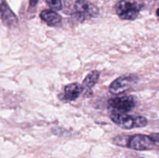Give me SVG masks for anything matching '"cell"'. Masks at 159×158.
I'll use <instances>...</instances> for the list:
<instances>
[{"label": "cell", "mask_w": 159, "mask_h": 158, "mask_svg": "<svg viewBox=\"0 0 159 158\" xmlns=\"http://www.w3.org/2000/svg\"><path fill=\"white\" fill-rule=\"evenodd\" d=\"M110 119L118 126L125 129L144 127L148 125L145 117L141 116H129L125 113H112Z\"/></svg>", "instance_id": "cell-1"}, {"label": "cell", "mask_w": 159, "mask_h": 158, "mask_svg": "<svg viewBox=\"0 0 159 158\" xmlns=\"http://www.w3.org/2000/svg\"><path fill=\"white\" fill-rule=\"evenodd\" d=\"M141 6L134 0H120L115 6L116 12L122 20H133L138 16Z\"/></svg>", "instance_id": "cell-2"}, {"label": "cell", "mask_w": 159, "mask_h": 158, "mask_svg": "<svg viewBox=\"0 0 159 158\" xmlns=\"http://www.w3.org/2000/svg\"><path fill=\"white\" fill-rule=\"evenodd\" d=\"M75 16L80 21L96 18L99 15V9L87 0H77L75 3Z\"/></svg>", "instance_id": "cell-3"}, {"label": "cell", "mask_w": 159, "mask_h": 158, "mask_svg": "<svg viewBox=\"0 0 159 158\" xmlns=\"http://www.w3.org/2000/svg\"><path fill=\"white\" fill-rule=\"evenodd\" d=\"M135 99L131 95H123L108 101L109 108L116 113H125L131 111L135 106Z\"/></svg>", "instance_id": "cell-4"}, {"label": "cell", "mask_w": 159, "mask_h": 158, "mask_svg": "<svg viewBox=\"0 0 159 158\" xmlns=\"http://www.w3.org/2000/svg\"><path fill=\"white\" fill-rule=\"evenodd\" d=\"M138 77L134 74L122 76L113 81L110 85L109 91L113 94H120L128 89L138 81Z\"/></svg>", "instance_id": "cell-5"}, {"label": "cell", "mask_w": 159, "mask_h": 158, "mask_svg": "<svg viewBox=\"0 0 159 158\" xmlns=\"http://www.w3.org/2000/svg\"><path fill=\"white\" fill-rule=\"evenodd\" d=\"M127 147L135 150H148L155 147V142L150 136L134 135L130 136Z\"/></svg>", "instance_id": "cell-6"}, {"label": "cell", "mask_w": 159, "mask_h": 158, "mask_svg": "<svg viewBox=\"0 0 159 158\" xmlns=\"http://www.w3.org/2000/svg\"><path fill=\"white\" fill-rule=\"evenodd\" d=\"M0 15L6 26L14 27L18 25V19L5 0L0 1Z\"/></svg>", "instance_id": "cell-7"}, {"label": "cell", "mask_w": 159, "mask_h": 158, "mask_svg": "<svg viewBox=\"0 0 159 158\" xmlns=\"http://www.w3.org/2000/svg\"><path fill=\"white\" fill-rule=\"evenodd\" d=\"M82 86L79 83H71L66 85L65 88L64 98L68 101H74L77 99L82 91Z\"/></svg>", "instance_id": "cell-8"}, {"label": "cell", "mask_w": 159, "mask_h": 158, "mask_svg": "<svg viewBox=\"0 0 159 158\" xmlns=\"http://www.w3.org/2000/svg\"><path fill=\"white\" fill-rule=\"evenodd\" d=\"M40 17L43 21H44L45 23H48V25L51 26L59 24L61 21V17L57 12H56L54 10L45 9L40 12Z\"/></svg>", "instance_id": "cell-9"}, {"label": "cell", "mask_w": 159, "mask_h": 158, "mask_svg": "<svg viewBox=\"0 0 159 158\" xmlns=\"http://www.w3.org/2000/svg\"><path fill=\"white\" fill-rule=\"evenodd\" d=\"M99 77V72L97 71H93L90 72L85 77L82 82V88L86 90H90L98 81Z\"/></svg>", "instance_id": "cell-10"}, {"label": "cell", "mask_w": 159, "mask_h": 158, "mask_svg": "<svg viewBox=\"0 0 159 158\" xmlns=\"http://www.w3.org/2000/svg\"><path fill=\"white\" fill-rule=\"evenodd\" d=\"M130 136H117L114 138L113 142L116 145L121 146V147H127Z\"/></svg>", "instance_id": "cell-11"}, {"label": "cell", "mask_w": 159, "mask_h": 158, "mask_svg": "<svg viewBox=\"0 0 159 158\" xmlns=\"http://www.w3.org/2000/svg\"><path fill=\"white\" fill-rule=\"evenodd\" d=\"M46 2L53 10L58 11L62 9L61 0H46Z\"/></svg>", "instance_id": "cell-12"}, {"label": "cell", "mask_w": 159, "mask_h": 158, "mask_svg": "<svg viewBox=\"0 0 159 158\" xmlns=\"http://www.w3.org/2000/svg\"><path fill=\"white\" fill-rule=\"evenodd\" d=\"M150 136L155 142L159 143V133H152V134L150 135Z\"/></svg>", "instance_id": "cell-13"}, {"label": "cell", "mask_w": 159, "mask_h": 158, "mask_svg": "<svg viewBox=\"0 0 159 158\" xmlns=\"http://www.w3.org/2000/svg\"><path fill=\"white\" fill-rule=\"evenodd\" d=\"M39 0H30V6L31 8H34L37 6V2H38Z\"/></svg>", "instance_id": "cell-14"}, {"label": "cell", "mask_w": 159, "mask_h": 158, "mask_svg": "<svg viewBox=\"0 0 159 158\" xmlns=\"http://www.w3.org/2000/svg\"><path fill=\"white\" fill-rule=\"evenodd\" d=\"M156 14H157V15H158V16H159V9H157V11H156Z\"/></svg>", "instance_id": "cell-15"}, {"label": "cell", "mask_w": 159, "mask_h": 158, "mask_svg": "<svg viewBox=\"0 0 159 158\" xmlns=\"http://www.w3.org/2000/svg\"><path fill=\"white\" fill-rule=\"evenodd\" d=\"M140 158H141V157H140Z\"/></svg>", "instance_id": "cell-16"}]
</instances>
